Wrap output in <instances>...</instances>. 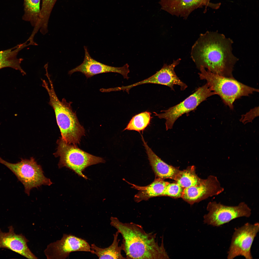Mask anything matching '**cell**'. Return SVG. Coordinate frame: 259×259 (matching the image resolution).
Masks as SVG:
<instances>
[{
    "label": "cell",
    "mask_w": 259,
    "mask_h": 259,
    "mask_svg": "<svg viewBox=\"0 0 259 259\" xmlns=\"http://www.w3.org/2000/svg\"><path fill=\"white\" fill-rule=\"evenodd\" d=\"M0 163L10 169L24 185L25 192L29 195L33 188L42 185L50 186L52 184L50 180L44 175L41 166L32 157L29 159H21L17 163L13 164L0 157Z\"/></svg>",
    "instance_id": "8992f818"
},
{
    "label": "cell",
    "mask_w": 259,
    "mask_h": 259,
    "mask_svg": "<svg viewBox=\"0 0 259 259\" xmlns=\"http://www.w3.org/2000/svg\"><path fill=\"white\" fill-rule=\"evenodd\" d=\"M159 3L163 10L185 19L194 10L203 6L202 0H161Z\"/></svg>",
    "instance_id": "2e32d148"
},
{
    "label": "cell",
    "mask_w": 259,
    "mask_h": 259,
    "mask_svg": "<svg viewBox=\"0 0 259 259\" xmlns=\"http://www.w3.org/2000/svg\"><path fill=\"white\" fill-rule=\"evenodd\" d=\"M259 107H256L251 109L246 114L242 115L240 120L243 123L251 122L256 117L259 116Z\"/></svg>",
    "instance_id": "cb8c5ba5"
},
{
    "label": "cell",
    "mask_w": 259,
    "mask_h": 259,
    "mask_svg": "<svg viewBox=\"0 0 259 259\" xmlns=\"http://www.w3.org/2000/svg\"><path fill=\"white\" fill-rule=\"evenodd\" d=\"M232 40L216 32L201 34L193 46L191 56L198 68L202 66L222 76L233 77L238 59L232 53Z\"/></svg>",
    "instance_id": "6da1fadb"
},
{
    "label": "cell",
    "mask_w": 259,
    "mask_h": 259,
    "mask_svg": "<svg viewBox=\"0 0 259 259\" xmlns=\"http://www.w3.org/2000/svg\"><path fill=\"white\" fill-rule=\"evenodd\" d=\"M110 225L122 235L121 244L126 259L169 258L165 248L163 236L159 245L156 234L147 233L142 226L133 222L123 223L116 217L110 218Z\"/></svg>",
    "instance_id": "7a4b0ae2"
},
{
    "label": "cell",
    "mask_w": 259,
    "mask_h": 259,
    "mask_svg": "<svg viewBox=\"0 0 259 259\" xmlns=\"http://www.w3.org/2000/svg\"><path fill=\"white\" fill-rule=\"evenodd\" d=\"M210 0H202V2L203 6H205L206 8L207 6L213 8L215 5L214 4L211 3L210 2Z\"/></svg>",
    "instance_id": "d4e9b609"
},
{
    "label": "cell",
    "mask_w": 259,
    "mask_h": 259,
    "mask_svg": "<svg viewBox=\"0 0 259 259\" xmlns=\"http://www.w3.org/2000/svg\"><path fill=\"white\" fill-rule=\"evenodd\" d=\"M203 180L197 176L194 166H192L183 171H180L175 180L181 186L185 188L198 185Z\"/></svg>",
    "instance_id": "ffe728a7"
},
{
    "label": "cell",
    "mask_w": 259,
    "mask_h": 259,
    "mask_svg": "<svg viewBox=\"0 0 259 259\" xmlns=\"http://www.w3.org/2000/svg\"><path fill=\"white\" fill-rule=\"evenodd\" d=\"M214 95L215 93L206 83L198 88L194 93L178 104L161 111V113H153L159 118L166 120V129L167 130L172 128L174 123L180 117L194 110L208 98Z\"/></svg>",
    "instance_id": "52a82bcc"
},
{
    "label": "cell",
    "mask_w": 259,
    "mask_h": 259,
    "mask_svg": "<svg viewBox=\"0 0 259 259\" xmlns=\"http://www.w3.org/2000/svg\"><path fill=\"white\" fill-rule=\"evenodd\" d=\"M206 209L208 212L203 216L204 223L214 227H219L238 218L249 217L251 214V209L244 202L232 206L214 201L208 204Z\"/></svg>",
    "instance_id": "ba28073f"
},
{
    "label": "cell",
    "mask_w": 259,
    "mask_h": 259,
    "mask_svg": "<svg viewBox=\"0 0 259 259\" xmlns=\"http://www.w3.org/2000/svg\"><path fill=\"white\" fill-rule=\"evenodd\" d=\"M57 142V150L54 154L55 156L60 157L59 167H66L86 179L88 178L82 173L86 168L105 162L102 158L88 153L78 148L76 145L68 143L61 138Z\"/></svg>",
    "instance_id": "5b68a950"
},
{
    "label": "cell",
    "mask_w": 259,
    "mask_h": 259,
    "mask_svg": "<svg viewBox=\"0 0 259 259\" xmlns=\"http://www.w3.org/2000/svg\"><path fill=\"white\" fill-rule=\"evenodd\" d=\"M151 114L150 112L146 111L135 115L123 130H135L139 133L144 130L150 123Z\"/></svg>",
    "instance_id": "7402d4cb"
},
{
    "label": "cell",
    "mask_w": 259,
    "mask_h": 259,
    "mask_svg": "<svg viewBox=\"0 0 259 259\" xmlns=\"http://www.w3.org/2000/svg\"><path fill=\"white\" fill-rule=\"evenodd\" d=\"M91 250L90 246L85 240L64 234L61 240L48 245L44 253L47 259H65L72 252H90Z\"/></svg>",
    "instance_id": "30bf717a"
},
{
    "label": "cell",
    "mask_w": 259,
    "mask_h": 259,
    "mask_svg": "<svg viewBox=\"0 0 259 259\" xmlns=\"http://www.w3.org/2000/svg\"><path fill=\"white\" fill-rule=\"evenodd\" d=\"M181 59L174 60L171 64H164L162 68L148 78L132 84L134 87L147 83H153L165 85L174 90L173 87L177 85L181 90H184L187 86L178 77L175 72V67L179 63Z\"/></svg>",
    "instance_id": "4fadbf2b"
},
{
    "label": "cell",
    "mask_w": 259,
    "mask_h": 259,
    "mask_svg": "<svg viewBox=\"0 0 259 259\" xmlns=\"http://www.w3.org/2000/svg\"><path fill=\"white\" fill-rule=\"evenodd\" d=\"M168 182L157 178L151 184L141 187L132 184L133 187L139 190L134 197L135 200L139 202L153 197L163 196Z\"/></svg>",
    "instance_id": "e0dca14e"
},
{
    "label": "cell",
    "mask_w": 259,
    "mask_h": 259,
    "mask_svg": "<svg viewBox=\"0 0 259 259\" xmlns=\"http://www.w3.org/2000/svg\"><path fill=\"white\" fill-rule=\"evenodd\" d=\"M40 0H24L23 20L30 21L33 26L39 24L41 17Z\"/></svg>",
    "instance_id": "44dd1931"
},
{
    "label": "cell",
    "mask_w": 259,
    "mask_h": 259,
    "mask_svg": "<svg viewBox=\"0 0 259 259\" xmlns=\"http://www.w3.org/2000/svg\"><path fill=\"white\" fill-rule=\"evenodd\" d=\"M49 95V104L53 108L57 122L60 129L61 138L66 142L76 145L79 143L85 133L83 127L80 124L76 113L73 111L71 102L64 98L60 101L55 92L53 86L46 88Z\"/></svg>",
    "instance_id": "3957f363"
},
{
    "label": "cell",
    "mask_w": 259,
    "mask_h": 259,
    "mask_svg": "<svg viewBox=\"0 0 259 259\" xmlns=\"http://www.w3.org/2000/svg\"><path fill=\"white\" fill-rule=\"evenodd\" d=\"M224 189L217 177L210 175L197 185L184 188L181 198L191 205L219 194Z\"/></svg>",
    "instance_id": "8fae6325"
},
{
    "label": "cell",
    "mask_w": 259,
    "mask_h": 259,
    "mask_svg": "<svg viewBox=\"0 0 259 259\" xmlns=\"http://www.w3.org/2000/svg\"><path fill=\"white\" fill-rule=\"evenodd\" d=\"M8 228L9 232L7 233L0 229V248L9 249L28 259H37L28 247L29 241L22 234H16L12 226Z\"/></svg>",
    "instance_id": "5bb4252c"
},
{
    "label": "cell",
    "mask_w": 259,
    "mask_h": 259,
    "mask_svg": "<svg viewBox=\"0 0 259 259\" xmlns=\"http://www.w3.org/2000/svg\"><path fill=\"white\" fill-rule=\"evenodd\" d=\"M259 231V224L247 223L240 227L235 229L227 253V258L233 259L239 256L251 259V246Z\"/></svg>",
    "instance_id": "9c48e42d"
},
{
    "label": "cell",
    "mask_w": 259,
    "mask_h": 259,
    "mask_svg": "<svg viewBox=\"0 0 259 259\" xmlns=\"http://www.w3.org/2000/svg\"><path fill=\"white\" fill-rule=\"evenodd\" d=\"M184 188L177 182H168L163 196H166L174 198L181 197Z\"/></svg>",
    "instance_id": "603a6c76"
},
{
    "label": "cell",
    "mask_w": 259,
    "mask_h": 259,
    "mask_svg": "<svg viewBox=\"0 0 259 259\" xmlns=\"http://www.w3.org/2000/svg\"><path fill=\"white\" fill-rule=\"evenodd\" d=\"M24 44L18 45L11 48L0 51V69L11 67L19 70L23 75L26 74L20 66L22 59L17 58L18 53L24 47Z\"/></svg>",
    "instance_id": "d6986e66"
},
{
    "label": "cell",
    "mask_w": 259,
    "mask_h": 259,
    "mask_svg": "<svg viewBox=\"0 0 259 259\" xmlns=\"http://www.w3.org/2000/svg\"><path fill=\"white\" fill-rule=\"evenodd\" d=\"M199 69L200 79L206 80L211 90L218 95L230 109H233V104L236 100L259 91L258 89L243 84L233 77L221 76L206 70L202 66Z\"/></svg>",
    "instance_id": "277c9868"
},
{
    "label": "cell",
    "mask_w": 259,
    "mask_h": 259,
    "mask_svg": "<svg viewBox=\"0 0 259 259\" xmlns=\"http://www.w3.org/2000/svg\"><path fill=\"white\" fill-rule=\"evenodd\" d=\"M141 134L150 164L157 178L163 179L168 178L175 180L180 170L177 168L169 165L162 160L149 147L142 135Z\"/></svg>",
    "instance_id": "9a60e30c"
},
{
    "label": "cell",
    "mask_w": 259,
    "mask_h": 259,
    "mask_svg": "<svg viewBox=\"0 0 259 259\" xmlns=\"http://www.w3.org/2000/svg\"><path fill=\"white\" fill-rule=\"evenodd\" d=\"M119 234L117 231L113 234V242L107 247L101 248L97 246L94 244H91L90 252L96 255L99 259H126L121 253V251L123 250L122 245H119L120 240L118 239V237Z\"/></svg>",
    "instance_id": "ac0fdd59"
},
{
    "label": "cell",
    "mask_w": 259,
    "mask_h": 259,
    "mask_svg": "<svg viewBox=\"0 0 259 259\" xmlns=\"http://www.w3.org/2000/svg\"><path fill=\"white\" fill-rule=\"evenodd\" d=\"M85 56L83 62L80 65L69 71L71 75L74 72H80L84 74L87 78L99 74L113 72L122 75L124 79H128V74L130 72L129 65L126 64L121 67L112 66L99 62L91 57L87 47L84 46Z\"/></svg>",
    "instance_id": "7c38bea8"
}]
</instances>
